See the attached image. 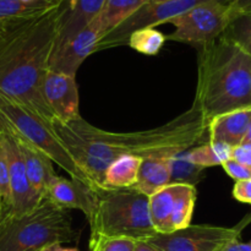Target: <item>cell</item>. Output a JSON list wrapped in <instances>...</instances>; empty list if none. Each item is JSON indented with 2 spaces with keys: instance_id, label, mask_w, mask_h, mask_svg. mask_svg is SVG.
<instances>
[{
  "instance_id": "2",
  "label": "cell",
  "mask_w": 251,
  "mask_h": 251,
  "mask_svg": "<svg viewBox=\"0 0 251 251\" xmlns=\"http://www.w3.org/2000/svg\"><path fill=\"white\" fill-rule=\"evenodd\" d=\"M61 4L0 42V93L50 125L56 118L46 102L43 83L58 33Z\"/></svg>"
},
{
  "instance_id": "9",
  "label": "cell",
  "mask_w": 251,
  "mask_h": 251,
  "mask_svg": "<svg viewBox=\"0 0 251 251\" xmlns=\"http://www.w3.org/2000/svg\"><path fill=\"white\" fill-rule=\"evenodd\" d=\"M251 221L248 216L233 228L205 225H190L167 234H154L147 239L162 251H220L234 239H239L243 228Z\"/></svg>"
},
{
  "instance_id": "19",
  "label": "cell",
  "mask_w": 251,
  "mask_h": 251,
  "mask_svg": "<svg viewBox=\"0 0 251 251\" xmlns=\"http://www.w3.org/2000/svg\"><path fill=\"white\" fill-rule=\"evenodd\" d=\"M142 159L135 156H122L108 166L103 176V191L134 188Z\"/></svg>"
},
{
  "instance_id": "39",
  "label": "cell",
  "mask_w": 251,
  "mask_h": 251,
  "mask_svg": "<svg viewBox=\"0 0 251 251\" xmlns=\"http://www.w3.org/2000/svg\"><path fill=\"white\" fill-rule=\"evenodd\" d=\"M37 251H41V250H37Z\"/></svg>"
},
{
  "instance_id": "28",
  "label": "cell",
  "mask_w": 251,
  "mask_h": 251,
  "mask_svg": "<svg viewBox=\"0 0 251 251\" xmlns=\"http://www.w3.org/2000/svg\"><path fill=\"white\" fill-rule=\"evenodd\" d=\"M136 242L126 238L91 234L90 251H134Z\"/></svg>"
},
{
  "instance_id": "29",
  "label": "cell",
  "mask_w": 251,
  "mask_h": 251,
  "mask_svg": "<svg viewBox=\"0 0 251 251\" xmlns=\"http://www.w3.org/2000/svg\"><path fill=\"white\" fill-rule=\"evenodd\" d=\"M223 169L227 172L228 176L230 178L234 179L235 181H242V180H248L251 179V169L245 167L244 164L239 163L235 159L229 158L228 161H226L222 164Z\"/></svg>"
},
{
  "instance_id": "3",
  "label": "cell",
  "mask_w": 251,
  "mask_h": 251,
  "mask_svg": "<svg viewBox=\"0 0 251 251\" xmlns=\"http://www.w3.org/2000/svg\"><path fill=\"white\" fill-rule=\"evenodd\" d=\"M198 87L194 103L203 122L251 108V56L221 36L198 48Z\"/></svg>"
},
{
  "instance_id": "35",
  "label": "cell",
  "mask_w": 251,
  "mask_h": 251,
  "mask_svg": "<svg viewBox=\"0 0 251 251\" xmlns=\"http://www.w3.org/2000/svg\"><path fill=\"white\" fill-rule=\"evenodd\" d=\"M134 251H162V250L159 249V248H157L156 245L147 242V240H142V242H136Z\"/></svg>"
},
{
  "instance_id": "37",
  "label": "cell",
  "mask_w": 251,
  "mask_h": 251,
  "mask_svg": "<svg viewBox=\"0 0 251 251\" xmlns=\"http://www.w3.org/2000/svg\"><path fill=\"white\" fill-rule=\"evenodd\" d=\"M243 144L251 145V119H250V123H249V126H248L247 134H245L244 140H243Z\"/></svg>"
},
{
  "instance_id": "11",
  "label": "cell",
  "mask_w": 251,
  "mask_h": 251,
  "mask_svg": "<svg viewBox=\"0 0 251 251\" xmlns=\"http://www.w3.org/2000/svg\"><path fill=\"white\" fill-rule=\"evenodd\" d=\"M102 37L100 24L95 19L60 49L51 51L48 69L53 73L76 76L83 61L97 51V46Z\"/></svg>"
},
{
  "instance_id": "24",
  "label": "cell",
  "mask_w": 251,
  "mask_h": 251,
  "mask_svg": "<svg viewBox=\"0 0 251 251\" xmlns=\"http://www.w3.org/2000/svg\"><path fill=\"white\" fill-rule=\"evenodd\" d=\"M233 149L222 142H206L188 151L189 158L202 168L222 166L226 161L232 158Z\"/></svg>"
},
{
  "instance_id": "7",
  "label": "cell",
  "mask_w": 251,
  "mask_h": 251,
  "mask_svg": "<svg viewBox=\"0 0 251 251\" xmlns=\"http://www.w3.org/2000/svg\"><path fill=\"white\" fill-rule=\"evenodd\" d=\"M233 17L234 12L226 1L202 2L169 20L167 24L173 25L176 29L166 38L199 48L222 36Z\"/></svg>"
},
{
  "instance_id": "1",
  "label": "cell",
  "mask_w": 251,
  "mask_h": 251,
  "mask_svg": "<svg viewBox=\"0 0 251 251\" xmlns=\"http://www.w3.org/2000/svg\"><path fill=\"white\" fill-rule=\"evenodd\" d=\"M207 127L195 103L164 125L141 131H108L82 118L68 124L55 119L51 124L59 141L97 191H103L105 169L119 157L171 158L200 144Z\"/></svg>"
},
{
  "instance_id": "17",
  "label": "cell",
  "mask_w": 251,
  "mask_h": 251,
  "mask_svg": "<svg viewBox=\"0 0 251 251\" xmlns=\"http://www.w3.org/2000/svg\"><path fill=\"white\" fill-rule=\"evenodd\" d=\"M63 0H0V22L32 21L61 4Z\"/></svg>"
},
{
  "instance_id": "15",
  "label": "cell",
  "mask_w": 251,
  "mask_h": 251,
  "mask_svg": "<svg viewBox=\"0 0 251 251\" xmlns=\"http://www.w3.org/2000/svg\"><path fill=\"white\" fill-rule=\"evenodd\" d=\"M251 119V108L233 110L213 118L207 127L208 142H222L232 149L243 144Z\"/></svg>"
},
{
  "instance_id": "12",
  "label": "cell",
  "mask_w": 251,
  "mask_h": 251,
  "mask_svg": "<svg viewBox=\"0 0 251 251\" xmlns=\"http://www.w3.org/2000/svg\"><path fill=\"white\" fill-rule=\"evenodd\" d=\"M43 95L56 120L68 124L81 119L80 98L75 76L48 70L44 78Z\"/></svg>"
},
{
  "instance_id": "32",
  "label": "cell",
  "mask_w": 251,
  "mask_h": 251,
  "mask_svg": "<svg viewBox=\"0 0 251 251\" xmlns=\"http://www.w3.org/2000/svg\"><path fill=\"white\" fill-rule=\"evenodd\" d=\"M234 15L240 12L251 11V0H226Z\"/></svg>"
},
{
  "instance_id": "33",
  "label": "cell",
  "mask_w": 251,
  "mask_h": 251,
  "mask_svg": "<svg viewBox=\"0 0 251 251\" xmlns=\"http://www.w3.org/2000/svg\"><path fill=\"white\" fill-rule=\"evenodd\" d=\"M29 22V21H27ZM27 22H21V24H11V22H0V42L4 41L6 37H9L10 34L14 33L16 29H19L20 27L24 26Z\"/></svg>"
},
{
  "instance_id": "18",
  "label": "cell",
  "mask_w": 251,
  "mask_h": 251,
  "mask_svg": "<svg viewBox=\"0 0 251 251\" xmlns=\"http://www.w3.org/2000/svg\"><path fill=\"white\" fill-rule=\"evenodd\" d=\"M171 184L169 158H144L140 164L135 189L150 198Z\"/></svg>"
},
{
  "instance_id": "8",
  "label": "cell",
  "mask_w": 251,
  "mask_h": 251,
  "mask_svg": "<svg viewBox=\"0 0 251 251\" xmlns=\"http://www.w3.org/2000/svg\"><path fill=\"white\" fill-rule=\"evenodd\" d=\"M206 1L211 0H164L146 2L119 26L105 34L98 43L97 51L127 46V41L132 32L142 28H154L158 25L166 24L169 20L190 10L191 7Z\"/></svg>"
},
{
  "instance_id": "31",
  "label": "cell",
  "mask_w": 251,
  "mask_h": 251,
  "mask_svg": "<svg viewBox=\"0 0 251 251\" xmlns=\"http://www.w3.org/2000/svg\"><path fill=\"white\" fill-rule=\"evenodd\" d=\"M232 158L251 169V145L242 144L234 147L232 151Z\"/></svg>"
},
{
  "instance_id": "21",
  "label": "cell",
  "mask_w": 251,
  "mask_h": 251,
  "mask_svg": "<svg viewBox=\"0 0 251 251\" xmlns=\"http://www.w3.org/2000/svg\"><path fill=\"white\" fill-rule=\"evenodd\" d=\"M149 1L151 0H107L102 11L96 17L100 24L102 36L104 37L105 34L113 31L115 27L119 26L142 5Z\"/></svg>"
},
{
  "instance_id": "4",
  "label": "cell",
  "mask_w": 251,
  "mask_h": 251,
  "mask_svg": "<svg viewBox=\"0 0 251 251\" xmlns=\"http://www.w3.org/2000/svg\"><path fill=\"white\" fill-rule=\"evenodd\" d=\"M78 237L68 210L44 199L33 211L0 222V251H37Z\"/></svg>"
},
{
  "instance_id": "34",
  "label": "cell",
  "mask_w": 251,
  "mask_h": 251,
  "mask_svg": "<svg viewBox=\"0 0 251 251\" xmlns=\"http://www.w3.org/2000/svg\"><path fill=\"white\" fill-rule=\"evenodd\" d=\"M220 251H251V242L243 243L239 239H234L226 244Z\"/></svg>"
},
{
  "instance_id": "23",
  "label": "cell",
  "mask_w": 251,
  "mask_h": 251,
  "mask_svg": "<svg viewBox=\"0 0 251 251\" xmlns=\"http://www.w3.org/2000/svg\"><path fill=\"white\" fill-rule=\"evenodd\" d=\"M171 184H188L196 186L203 179L205 168L198 166L189 158L188 151L169 158Z\"/></svg>"
},
{
  "instance_id": "6",
  "label": "cell",
  "mask_w": 251,
  "mask_h": 251,
  "mask_svg": "<svg viewBox=\"0 0 251 251\" xmlns=\"http://www.w3.org/2000/svg\"><path fill=\"white\" fill-rule=\"evenodd\" d=\"M0 125L15 139L21 140L47 154L71 178L95 189L87 176L78 168L64 145L59 141L51 125L2 93H0Z\"/></svg>"
},
{
  "instance_id": "30",
  "label": "cell",
  "mask_w": 251,
  "mask_h": 251,
  "mask_svg": "<svg viewBox=\"0 0 251 251\" xmlns=\"http://www.w3.org/2000/svg\"><path fill=\"white\" fill-rule=\"evenodd\" d=\"M233 196L240 202L251 203V179L237 181L233 188Z\"/></svg>"
},
{
  "instance_id": "22",
  "label": "cell",
  "mask_w": 251,
  "mask_h": 251,
  "mask_svg": "<svg viewBox=\"0 0 251 251\" xmlns=\"http://www.w3.org/2000/svg\"><path fill=\"white\" fill-rule=\"evenodd\" d=\"M176 194L172 212V232L183 229L191 225L196 202V186L188 184H176Z\"/></svg>"
},
{
  "instance_id": "36",
  "label": "cell",
  "mask_w": 251,
  "mask_h": 251,
  "mask_svg": "<svg viewBox=\"0 0 251 251\" xmlns=\"http://www.w3.org/2000/svg\"><path fill=\"white\" fill-rule=\"evenodd\" d=\"M41 251H78L75 248H64L61 247V244H54L50 245V247L43 248Z\"/></svg>"
},
{
  "instance_id": "20",
  "label": "cell",
  "mask_w": 251,
  "mask_h": 251,
  "mask_svg": "<svg viewBox=\"0 0 251 251\" xmlns=\"http://www.w3.org/2000/svg\"><path fill=\"white\" fill-rule=\"evenodd\" d=\"M176 185L169 184L149 198V210L152 226L158 234L172 233L171 218L176 200Z\"/></svg>"
},
{
  "instance_id": "13",
  "label": "cell",
  "mask_w": 251,
  "mask_h": 251,
  "mask_svg": "<svg viewBox=\"0 0 251 251\" xmlns=\"http://www.w3.org/2000/svg\"><path fill=\"white\" fill-rule=\"evenodd\" d=\"M98 191L76 179L56 176L48 186L44 199L63 210H80L87 221L92 217Z\"/></svg>"
},
{
  "instance_id": "25",
  "label": "cell",
  "mask_w": 251,
  "mask_h": 251,
  "mask_svg": "<svg viewBox=\"0 0 251 251\" xmlns=\"http://www.w3.org/2000/svg\"><path fill=\"white\" fill-rule=\"evenodd\" d=\"M166 41V36L162 32L154 28H142L130 34L127 46L145 55H156Z\"/></svg>"
},
{
  "instance_id": "38",
  "label": "cell",
  "mask_w": 251,
  "mask_h": 251,
  "mask_svg": "<svg viewBox=\"0 0 251 251\" xmlns=\"http://www.w3.org/2000/svg\"><path fill=\"white\" fill-rule=\"evenodd\" d=\"M151 1H164V0H151Z\"/></svg>"
},
{
  "instance_id": "27",
  "label": "cell",
  "mask_w": 251,
  "mask_h": 251,
  "mask_svg": "<svg viewBox=\"0 0 251 251\" xmlns=\"http://www.w3.org/2000/svg\"><path fill=\"white\" fill-rule=\"evenodd\" d=\"M12 216L11 188L6 156L0 142V222Z\"/></svg>"
},
{
  "instance_id": "26",
  "label": "cell",
  "mask_w": 251,
  "mask_h": 251,
  "mask_svg": "<svg viewBox=\"0 0 251 251\" xmlns=\"http://www.w3.org/2000/svg\"><path fill=\"white\" fill-rule=\"evenodd\" d=\"M222 36L234 42L251 56V11L234 15Z\"/></svg>"
},
{
  "instance_id": "5",
  "label": "cell",
  "mask_w": 251,
  "mask_h": 251,
  "mask_svg": "<svg viewBox=\"0 0 251 251\" xmlns=\"http://www.w3.org/2000/svg\"><path fill=\"white\" fill-rule=\"evenodd\" d=\"M91 234L142 242L157 234L149 210V196L137 189L98 191L97 203L88 220Z\"/></svg>"
},
{
  "instance_id": "10",
  "label": "cell",
  "mask_w": 251,
  "mask_h": 251,
  "mask_svg": "<svg viewBox=\"0 0 251 251\" xmlns=\"http://www.w3.org/2000/svg\"><path fill=\"white\" fill-rule=\"evenodd\" d=\"M0 142L5 151L11 188L12 216H22L33 211L41 200L29 183L16 140L0 125Z\"/></svg>"
},
{
  "instance_id": "16",
  "label": "cell",
  "mask_w": 251,
  "mask_h": 251,
  "mask_svg": "<svg viewBox=\"0 0 251 251\" xmlns=\"http://www.w3.org/2000/svg\"><path fill=\"white\" fill-rule=\"evenodd\" d=\"M15 140L19 146L29 183L41 200H44L49 184L58 176L54 171V162L39 150L29 146L21 140Z\"/></svg>"
},
{
  "instance_id": "14",
  "label": "cell",
  "mask_w": 251,
  "mask_h": 251,
  "mask_svg": "<svg viewBox=\"0 0 251 251\" xmlns=\"http://www.w3.org/2000/svg\"><path fill=\"white\" fill-rule=\"evenodd\" d=\"M105 2L107 0H64L58 33L51 51L60 49L87 27L100 15Z\"/></svg>"
}]
</instances>
